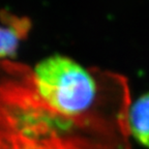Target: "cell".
<instances>
[{"mask_svg": "<svg viewBox=\"0 0 149 149\" xmlns=\"http://www.w3.org/2000/svg\"><path fill=\"white\" fill-rule=\"evenodd\" d=\"M33 84L40 100L61 121L85 114L97 93L96 82L90 72L61 54L49 56L35 65Z\"/></svg>", "mask_w": 149, "mask_h": 149, "instance_id": "cell-1", "label": "cell"}, {"mask_svg": "<svg viewBox=\"0 0 149 149\" xmlns=\"http://www.w3.org/2000/svg\"><path fill=\"white\" fill-rule=\"evenodd\" d=\"M27 18L1 12L0 17V59L16 55L19 46L30 29Z\"/></svg>", "mask_w": 149, "mask_h": 149, "instance_id": "cell-2", "label": "cell"}, {"mask_svg": "<svg viewBox=\"0 0 149 149\" xmlns=\"http://www.w3.org/2000/svg\"><path fill=\"white\" fill-rule=\"evenodd\" d=\"M128 126L133 137L149 148V92L134 102L128 112Z\"/></svg>", "mask_w": 149, "mask_h": 149, "instance_id": "cell-3", "label": "cell"}]
</instances>
